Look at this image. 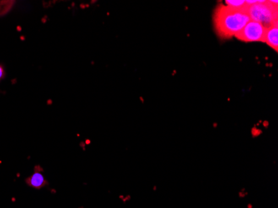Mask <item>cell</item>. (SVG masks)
<instances>
[{
  "mask_svg": "<svg viewBox=\"0 0 278 208\" xmlns=\"http://www.w3.org/2000/svg\"><path fill=\"white\" fill-rule=\"evenodd\" d=\"M250 20L247 3L242 8H231L230 6L219 4L213 15L215 30L222 39L235 36Z\"/></svg>",
  "mask_w": 278,
  "mask_h": 208,
  "instance_id": "obj_1",
  "label": "cell"
},
{
  "mask_svg": "<svg viewBox=\"0 0 278 208\" xmlns=\"http://www.w3.org/2000/svg\"><path fill=\"white\" fill-rule=\"evenodd\" d=\"M278 1L258 0L252 5H248V14L251 20L263 24L266 29L278 25Z\"/></svg>",
  "mask_w": 278,
  "mask_h": 208,
  "instance_id": "obj_2",
  "label": "cell"
},
{
  "mask_svg": "<svg viewBox=\"0 0 278 208\" xmlns=\"http://www.w3.org/2000/svg\"><path fill=\"white\" fill-rule=\"evenodd\" d=\"M266 28L263 24L255 21L250 20L243 29L237 33L235 37L241 41L246 43L263 42Z\"/></svg>",
  "mask_w": 278,
  "mask_h": 208,
  "instance_id": "obj_3",
  "label": "cell"
},
{
  "mask_svg": "<svg viewBox=\"0 0 278 208\" xmlns=\"http://www.w3.org/2000/svg\"><path fill=\"white\" fill-rule=\"evenodd\" d=\"M278 25H273L266 29L263 36V43H266L273 50L278 52Z\"/></svg>",
  "mask_w": 278,
  "mask_h": 208,
  "instance_id": "obj_4",
  "label": "cell"
},
{
  "mask_svg": "<svg viewBox=\"0 0 278 208\" xmlns=\"http://www.w3.org/2000/svg\"><path fill=\"white\" fill-rule=\"evenodd\" d=\"M27 183L30 187L40 189L43 187H45L47 184V181L45 180V177L40 172H36L34 174L32 175L31 177L27 179Z\"/></svg>",
  "mask_w": 278,
  "mask_h": 208,
  "instance_id": "obj_5",
  "label": "cell"
},
{
  "mask_svg": "<svg viewBox=\"0 0 278 208\" xmlns=\"http://www.w3.org/2000/svg\"><path fill=\"white\" fill-rule=\"evenodd\" d=\"M15 2L12 0H2L0 1V16L7 14L12 9Z\"/></svg>",
  "mask_w": 278,
  "mask_h": 208,
  "instance_id": "obj_6",
  "label": "cell"
},
{
  "mask_svg": "<svg viewBox=\"0 0 278 208\" xmlns=\"http://www.w3.org/2000/svg\"><path fill=\"white\" fill-rule=\"evenodd\" d=\"M225 3H226V5L230 6L231 8H242L246 5V1H236V0L230 1V0H227Z\"/></svg>",
  "mask_w": 278,
  "mask_h": 208,
  "instance_id": "obj_7",
  "label": "cell"
},
{
  "mask_svg": "<svg viewBox=\"0 0 278 208\" xmlns=\"http://www.w3.org/2000/svg\"><path fill=\"white\" fill-rule=\"evenodd\" d=\"M6 73L3 66L0 64V82L3 80V78H5Z\"/></svg>",
  "mask_w": 278,
  "mask_h": 208,
  "instance_id": "obj_8",
  "label": "cell"
}]
</instances>
